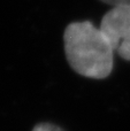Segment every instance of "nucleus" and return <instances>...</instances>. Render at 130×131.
I'll list each match as a JSON object with an SVG mask.
<instances>
[{
  "mask_svg": "<svg viewBox=\"0 0 130 131\" xmlns=\"http://www.w3.org/2000/svg\"><path fill=\"white\" fill-rule=\"evenodd\" d=\"M100 29L114 52L130 61V5L112 7L101 18Z\"/></svg>",
  "mask_w": 130,
  "mask_h": 131,
  "instance_id": "f03ea898",
  "label": "nucleus"
},
{
  "mask_svg": "<svg viewBox=\"0 0 130 131\" xmlns=\"http://www.w3.org/2000/svg\"><path fill=\"white\" fill-rule=\"evenodd\" d=\"M104 4L111 5L112 7L116 6H124V5H130V0H100Z\"/></svg>",
  "mask_w": 130,
  "mask_h": 131,
  "instance_id": "20e7f679",
  "label": "nucleus"
},
{
  "mask_svg": "<svg viewBox=\"0 0 130 131\" xmlns=\"http://www.w3.org/2000/svg\"><path fill=\"white\" fill-rule=\"evenodd\" d=\"M64 54L69 66L81 76L104 79L113 70V50L100 28L90 21L71 22L63 32Z\"/></svg>",
  "mask_w": 130,
  "mask_h": 131,
  "instance_id": "f257e3e1",
  "label": "nucleus"
},
{
  "mask_svg": "<svg viewBox=\"0 0 130 131\" xmlns=\"http://www.w3.org/2000/svg\"><path fill=\"white\" fill-rule=\"evenodd\" d=\"M32 131H63L61 128L51 123H39L34 128Z\"/></svg>",
  "mask_w": 130,
  "mask_h": 131,
  "instance_id": "7ed1b4c3",
  "label": "nucleus"
}]
</instances>
